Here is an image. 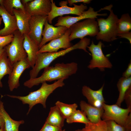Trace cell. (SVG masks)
I'll list each match as a JSON object with an SVG mask.
<instances>
[{
  "label": "cell",
  "mask_w": 131,
  "mask_h": 131,
  "mask_svg": "<svg viewBox=\"0 0 131 131\" xmlns=\"http://www.w3.org/2000/svg\"><path fill=\"white\" fill-rule=\"evenodd\" d=\"M112 6L110 5L101 9V10L106 9L109 11L110 13L106 19L101 18L97 19L99 32L96 36V38L98 40L110 42L117 39V23L119 19L111 9Z\"/></svg>",
  "instance_id": "4"
},
{
  "label": "cell",
  "mask_w": 131,
  "mask_h": 131,
  "mask_svg": "<svg viewBox=\"0 0 131 131\" xmlns=\"http://www.w3.org/2000/svg\"><path fill=\"white\" fill-rule=\"evenodd\" d=\"M51 3V9L47 16V20L49 23L51 24L53 20L58 16H62L65 15L72 14L79 16L87 9L86 5L81 4L78 5L74 4L73 7H68L67 0L61 1L59 3L60 7L56 6L53 0H50Z\"/></svg>",
  "instance_id": "7"
},
{
  "label": "cell",
  "mask_w": 131,
  "mask_h": 131,
  "mask_svg": "<svg viewBox=\"0 0 131 131\" xmlns=\"http://www.w3.org/2000/svg\"><path fill=\"white\" fill-rule=\"evenodd\" d=\"M12 71L9 75L8 83L11 91L17 89L20 85L19 79L23 72L31 67L27 58L15 63L13 65Z\"/></svg>",
  "instance_id": "14"
},
{
  "label": "cell",
  "mask_w": 131,
  "mask_h": 131,
  "mask_svg": "<svg viewBox=\"0 0 131 131\" xmlns=\"http://www.w3.org/2000/svg\"><path fill=\"white\" fill-rule=\"evenodd\" d=\"M62 128L57 127L45 122L39 131H61Z\"/></svg>",
  "instance_id": "32"
},
{
  "label": "cell",
  "mask_w": 131,
  "mask_h": 131,
  "mask_svg": "<svg viewBox=\"0 0 131 131\" xmlns=\"http://www.w3.org/2000/svg\"><path fill=\"white\" fill-rule=\"evenodd\" d=\"M39 46L37 42L30 38L28 34L24 35L23 46L27 54V59L32 68L35 64L37 52L39 49Z\"/></svg>",
  "instance_id": "18"
},
{
  "label": "cell",
  "mask_w": 131,
  "mask_h": 131,
  "mask_svg": "<svg viewBox=\"0 0 131 131\" xmlns=\"http://www.w3.org/2000/svg\"><path fill=\"white\" fill-rule=\"evenodd\" d=\"M125 100L127 108L131 107V86L126 91L124 98Z\"/></svg>",
  "instance_id": "33"
},
{
  "label": "cell",
  "mask_w": 131,
  "mask_h": 131,
  "mask_svg": "<svg viewBox=\"0 0 131 131\" xmlns=\"http://www.w3.org/2000/svg\"><path fill=\"white\" fill-rule=\"evenodd\" d=\"M65 79L57 80L53 83L49 84L46 82H43L40 87L38 90L29 93L25 96H19L7 95L10 97L17 99L23 104H28L29 109L27 114L28 115L33 107L38 104H41L43 107L46 108V102L49 96L57 88L62 87L65 85L64 82Z\"/></svg>",
  "instance_id": "3"
},
{
  "label": "cell",
  "mask_w": 131,
  "mask_h": 131,
  "mask_svg": "<svg viewBox=\"0 0 131 131\" xmlns=\"http://www.w3.org/2000/svg\"><path fill=\"white\" fill-rule=\"evenodd\" d=\"M117 34L129 32L131 30V18L128 13L122 15L117 23Z\"/></svg>",
  "instance_id": "25"
},
{
  "label": "cell",
  "mask_w": 131,
  "mask_h": 131,
  "mask_svg": "<svg viewBox=\"0 0 131 131\" xmlns=\"http://www.w3.org/2000/svg\"><path fill=\"white\" fill-rule=\"evenodd\" d=\"M85 124V127L82 130V131H108L106 122L102 120L97 123L90 122Z\"/></svg>",
  "instance_id": "29"
},
{
  "label": "cell",
  "mask_w": 131,
  "mask_h": 131,
  "mask_svg": "<svg viewBox=\"0 0 131 131\" xmlns=\"http://www.w3.org/2000/svg\"><path fill=\"white\" fill-rule=\"evenodd\" d=\"M13 34L6 36H0V47H5L10 44L13 41L14 38Z\"/></svg>",
  "instance_id": "31"
},
{
  "label": "cell",
  "mask_w": 131,
  "mask_h": 131,
  "mask_svg": "<svg viewBox=\"0 0 131 131\" xmlns=\"http://www.w3.org/2000/svg\"><path fill=\"white\" fill-rule=\"evenodd\" d=\"M70 34L69 28L62 36L50 41L41 47L39 49L37 54L45 52H56L60 49H65L71 47L72 45L69 39Z\"/></svg>",
  "instance_id": "11"
},
{
  "label": "cell",
  "mask_w": 131,
  "mask_h": 131,
  "mask_svg": "<svg viewBox=\"0 0 131 131\" xmlns=\"http://www.w3.org/2000/svg\"><path fill=\"white\" fill-rule=\"evenodd\" d=\"M61 131H65V130L64 129L63 130H62ZM75 131H82V130H78Z\"/></svg>",
  "instance_id": "42"
},
{
  "label": "cell",
  "mask_w": 131,
  "mask_h": 131,
  "mask_svg": "<svg viewBox=\"0 0 131 131\" xmlns=\"http://www.w3.org/2000/svg\"><path fill=\"white\" fill-rule=\"evenodd\" d=\"M102 43L99 41L97 45L93 41L87 48L91 53L92 58L90 62L88 67L90 69L98 68L101 71H104L106 68H111L112 65L109 59L104 54L102 49Z\"/></svg>",
  "instance_id": "9"
},
{
  "label": "cell",
  "mask_w": 131,
  "mask_h": 131,
  "mask_svg": "<svg viewBox=\"0 0 131 131\" xmlns=\"http://www.w3.org/2000/svg\"><path fill=\"white\" fill-rule=\"evenodd\" d=\"M4 47H0V57L4 51Z\"/></svg>",
  "instance_id": "39"
},
{
  "label": "cell",
  "mask_w": 131,
  "mask_h": 131,
  "mask_svg": "<svg viewBox=\"0 0 131 131\" xmlns=\"http://www.w3.org/2000/svg\"><path fill=\"white\" fill-rule=\"evenodd\" d=\"M102 107L104 110L101 117L102 120H113L124 127L131 112V107L124 109L116 104L109 105L105 103L103 104Z\"/></svg>",
  "instance_id": "8"
},
{
  "label": "cell",
  "mask_w": 131,
  "mask_h": 131,
  "mask_svg": "<svg viewBox=\"0 0 131 131\" xmlns=\"http://www.w3.org/2000/svg\"><path fill=\"white\" fill-rule=\"evenodd\" d=\"M90 42V39L85 37L67 49L56 52H45L38 54L35 65L29 72L30 78L37 77L42 69L49 66L52 62L58 57L63 56L73 50L82 49L90 54L87 50L86 48L89 45Z\"/></svg>",
  "instance_id": "2"
},
{
  "label": "cell",
  "mask_w": 131,
  "mask_h": 131,
  "mask_svg": "<svg viewBox=\"0 0 131 131\" xmlns=\"http://www.w3.org/2000/svg\"><path fill=\"white\" fill-rule=\"evenodd\" d=\"M25 11L31 16H48L51 9L50 0H34L24 5Z\"/></svg>",
  "instance_id": "12"
},
{
  "label": "cell",
  "mask_w": 131,
  "mask_h": 131,
  "mask_svg": "<svg viewBox=\"0 0 131 131\" xmlns=\"http://www.w3.org/2000/svg\"><path fill=\"white\" fill-rule=\"evenodd\" d=\"M18 30L22 34H28L29 32V22L31 16L25 11L20 9H13Z\"/></svg>",
  "instance_id": "20"
},
{
  "label": "cell",
  "mask_w": 131,
  "mask_h": 131,
  "mask_svg": "<svg viewBox=\"0 0 131 131\" xmlns=\"http://www.w3.org/2000/svg\"><path fill=\"white\" fill-rule=\"evenodd\" d=\"M0 131H4V130H3L0 129Z\"/></svg>",
  "instance_id": "43"
},
{
  "label": "cell",
  "mask_w": 131,
  "mask_h": 131,
  "mask_svg": "<svg viewBox=\"0 0 131 131\" xmlns=\"http://www.w3.org/2000/svg\"><path fill=\"white\" fill-rule=\"evenodd\" d=\"M91 0H68V3L70 6H72L74 4L78 3H82L84 4L90 3Z\"/></svg>",
  "instance_id": "34"
},
{
  "label": "cell",
  "mask_w": 131,
  "mask_h": 131,
  "mask_svg": "<svg viewBox=\"0 0 131 131\" xmlns=\"http://www.w3.org/2000/svg\"><path fill=\"white\" fill-rule=\"evenodd\" d=\"M32 0H21V2L24 5L26 4L27 3L31 1Z\"/></svg>",
  "instance_id": "38"
},
{
  "label": "cell",
  "mask_w": 131,
  "mask_h": 131,
  "mask_svg": "<svg viewBox=\"0 0 131 131\" xmlns=\"http://www.w3.org/2000/svg\"><path fill=\"white\" fill-rule=\"evenodd\" d=\"M65 118L55 106L50 107L45 122L55 126L62 128L64 126Z\"/></svg>",
  "instance_id": "22"
},
{
  "label": "cell",
  "mask_w": 131,
  "mask_h": 131,
  "mask_svg": "<svg viewBox=\"0 0 131 131\" xmlns=\"http://www.w3.org/2000/svg\"><path fill=\"white\" fill-rule=\"evenodd\" d=\"M124 131H131V127H127L124 128Z\"/></svg>",
  "instance_id": "40"
},
{
  "label": "cell",
  "mask_w": 131,
  "mask_h": 131,
  "mask_svg": "<svg viewBox=\"0 0 131 131\" xmlns=\"http://www.w3.org/2000/svg\"><path fill=\"white\" fill-rule=\"evenodd\" d=\"M0 115L5 121L4 131H19V126L24 123L23 120L16 121L13 119L4 108L3 103L0 101Z\"/></svg>",
  "instance_id": "21"
},
{
  "label": "cell",
  "mask_w": 131,
  "mask_h": 131,
  "mask_svg": "<svg viewBox=\"0 0 131 131\" xmlns=\"http://www.w3.org/2000/svg\"><path fill=\"white\" fill-rule=\"evenodd\" d=\"M104 85V84L97 90H92L86 85L83 86L82 93L86 97L90 104L97 107H103L102 105L105 102L103 94Z\"/></svg>",
  "instance_id": "17"
},
{
  "label": "cell",
  "mask_w": 131,
  "mask_h": 131,
  "mask_svg": "<svg viewBox=\"0 0 131 131\" xmlns=\"http://www.w3.org/2000/svg\"><path fill=\"white\" fill-rule=\"evenodd\" d=\"M13 66L4 51L0 57V87L3 85L1 80L6 75H9L12 72Z\"/></svg>",
  "instance_id": "23"
},
{
  "label": "cell",
  "mask_w": 131,
  "mask_h": 131,
  "mask_svg": "<svg viewBox=\"0 0 131 131\" xmlns=\"http://www.w3.org/2000/svg\"><path fill=\"white\" fill-rule=\"evenodd\" d=\"M13 34L14 36L12 41L4 48L13 65L17 62L26 59L27 57L23 46L24 35L22 34L18 30Z\"/></svg>",
  "instance_id": "6"
},
{
  "label": "cell",
  "mask_w": 131,
  "mask_h": 131,
  "mask_svg": "<svg viewBox=\"0 0 131 131\" xmlns=\"http://www.w3.org/2000/svg\"><path fill=\"white\" fill-rule=\"evenodd\" d=\"M108 131H124V128L113 120L105 121Z\"/></svg>",
  "instance_id": "30"
},
{
  "label": "cell",
  "mask_w": 131,
  "mask_h": 131,
  "mask_svg": "<svg viewBox=\"0 0 131 131\" xmlns=\"http://www.w3.org/2000/svg\"><path fill=\"white\" fill-rule=\"evenodd\" d=\"M3 6L6 11L12 15H14V8L25 12L24 6L20 0H3Z\"/></svg>",
  "instance_id": "27"
},
{
  "label": "cell",
  "mask_w": 131,
  "mask_h": 131,
  "mask_svg": "<svg viewBox=\"0 0 131 131\" xmlns=\"http://www.w3.org/2000/svg\"><path fill=\"white\" fill-rule=\"evenodd\" d=\"M42 33L41 41L39 46V49L47 42L58 38L63 36L68 29L62 26L55 27L49 23L47 20L44 25Z\"/></svg>",
  "instance_id": "15"
},
{
  "label": "cell",
  "mask_w": 131,
  "mask_h": 131,
  "mask_svg": "<svg viewBox=\"0 0 131 131\" xmlns=\"http://www.w3.org/2000/svg\"><path fill=\"white\" fill-rule=\"evenodd\" d=\"M131 62H130L128 66V67L122 74L123 77L128 78L131 77Z\"/></svg>",
  "instance_id": "36"
},
{
  "label": "cell",
  "mask_w": 131,
  "mask_h": 131,
  "mask_svg": "<svg viewBox=\"0 0 131 131\" xmlns=\"http://www.w3.org/2000/svg\"><path fill=\"white\" fill-rule=\"evenodd\" d=\"M47 18V16H32L29 21V32L28 34L39 45L42 40L43 27Z\"/></svg>",
  "instance_id": "13"
},
{
  "label": "cell",
  "mask_w": 131,
  "mask_h": 131,
  "mask_svg": "<svg viewBox=\"0 0 131 131\" xmlns=\"http://www.w3.org/2000/svg\"><path fill=\"white\" fill-rule=\"evenodd\" d=\"M2 20V17H1V16H0V25L1 24V21Z\"/></svg>",
  "instance_id": "41"
},
{
  "label": "cell",
  "mask_w": 131,
  "mask_h": 131,
  "mask_svg": "<svg viewBox=\"0 0 131 131\" xmlns=\"http://www.w3.org/2000/svg\"><path fill=\"white\" fill-rule=\"evenodd\" d=\"M70 41L75 39H82L87 36H96L99 32L97 22L95 18H89L78 22L69 28Z\"/></svg>",
  "instance_id": "5"
},
{
  "label": "cell",
  "mask_w": 131,
  "mask_h": 131,
  "mask_svg": "<svg viewBox=\"0 0 131 131\" xmlns=\"http://www.w3.org/2000/svg\"><path fill=\"white\" fill-rule=\"evenodd\" d=\"M0 16L2 18L4 25L3 28L0 29V36L13 34L16 31L18 30L15 16L9 14L3 6L0 4Z\"/></svg>",
  "instance_id": "16"
},
{
  "label": "cell",
  "mask_w": 131,
  "mask_h": 131,
  "mask_svg": "<svg viewBox=\"0 0 131 131\" xmlns=\"http://www.w3.org/2000/svg\"><path fill=\"white\" fill-rule=\"evenodd\" d=\"M66 119V122L68 123H79L86 124L90 122L82 110H76L70 116Z\"/></svg>",
  "instance_id": "28"
},
{
  "label": "cell",
  "mask_w": 131,
  "mask_h": 131,
  "mask_svg": "<svg viewBox=\"0 0 131 131\" xmlns=\"http://www.w3.org/2000/svg\"><path fill=\"white\" fill-rule=\"evenodd\" d=\"M5 121L3 118L0 115V129L4 130L5 126Z\"/></svg>",
  "instance_id": "37"
},
{
  "label": "cell",
  "mask_w": 131,
  "mask_h": 131,
  "mask_svg": "<svg viewBox=\"0 0 131 131\" xmlns=\"http://www.w3.org/2000/svg\"><path fill=\"white\" fill-rule=\"evenodd\" d=\"M99 11H95L93 8L90 7L87 10L85 11L81 15L73 17L69 16H59L55 26H63L68 29L71 25L80 20L89 18L96 19L97 16L107 15L106 13H98V12Z\"/></svg>",
  "instance_id": "10"
},
{
  "label": "cell",
  "mask_w": 131,
  "mask_h": 131,
  "mask_svg": "<svg viewBox=\"0 0 131 131\" xmlns=\"http://www.w3.org/2000/svg\"><path fill=\"white\" fill-rule=\"evenodd\" d=\"M80 105L81 110L84 113L91 123H97L101 120L104 111L103 107H95L83 100L80 101Z\"/></svg>",
  "instance_id": "19"
},
{
  "label": "cell",
  "mask_w": 131,
  "mask_h": 131,
  "mask_svg": "<svg viewBox=\"0 0 131 131\" xmlns=\"http://www.w3.org/2000/svg\"><path fill=\"white\" fill-rule=\"evenodd\" d=\"M117 87L119 92V95L116 104L120 107L124 100L125 93L129 88L131 86V77L126 78L122 77L117 83Z\"/></svg>",
  "instance_id": "24"
},
{
  "label": "cell",
  "mask_w": 131,
  "mask_h": 131,
  "mask_svg": "<svg viewBox=\"0 0 131 131\" xmlns=\"http://www.w3.org/2000/svg\"><path fill=\"white\" fill-rule=\"evenodd\" d=\"M44 69L41 76L34 78H30L24 83V85L29 88L46 82L64 78H68L69 76L75 74L78 69L77 63L72 62L65 63H57L54 66H48Z\"/></svg>",
  "instance_id": "1"
},
{
  "label": "cell",
  "mask_w": 131,
  "mask_h": 131,
  "mask_svg": "<svg viewBox=\"0 0 131 131\" xmlns=\"http://www.w3.org/2000/svg\"><path fill=\"white\" fill-rule=\"evenodd\" d=\"M55 105L65 119L70 116L77 110L78 107L76 103L69 104L59 101L56 102Z\"/></svg>",
  "instance_id": "26"
},
{
  "label": "cell",
  "mask_w": 131,
  "mask_h": 131,
  "mask_svg": "<svg viewBox=\"0 0 131 131\" xmlns=\"http://www.w3.org/2000/svg\"><path fill=\"white\" fill-rule=\"evenodd\" d=\"M117 36L120 37V38H125L127 39L131 44V32H129L120 33H118Z\"/></svg>",
  "instance_id": "35"
}]
</instances>
